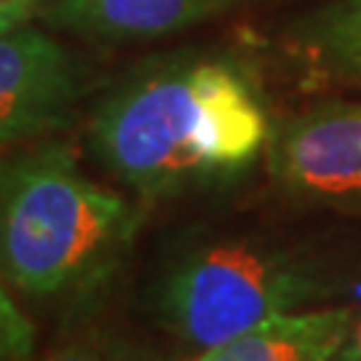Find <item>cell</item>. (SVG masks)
Masks as SVG:
<instances>
[{"mask_svg": "<svg viewBox=\"0 0 361 361\" xmlns=\"http://www.w3.org/2000/svg\"><path fill=\"white\" fill-rule=\"evenodd\" d=\"M316 46L337 73L361 78V0H343L316 25Z\"/></svg>", "mask_w": 361, "mask_h": 361, "instance_id": "ba28073f", "label": "cell"}, {"mask_svg": "<svg viewBox=\"0 0 361 361\" xmlns=\"http://www.w3.org/2000/svg\"><path fill=\"white\" fill-rule=\"evenodd\" d=\"M273 129L257 86L225 59L153 67L104 97L89 121L94 158L142 198L228 182Z\"/></svg>", "mask_w": 361, "mask_h": 361, "instance_id": "6da1fadb", "label": "cell"}, {"mask_svg": "<svg viewBox=\"0 0 361 361\" xmlns=\"http://www.w3.org/2000/svg\"><path fill=\"white\" fill-rule=\"evenodd\" d=\"M35 359V326L13 302L6 279L0 276V361Z\"/></svg>", "mask_w": 361, "mask_h": 361, "instance_id": "30bf717a", "label": "cell"}, {"mask_svg": "<svg viewBox=\"0 0 361 361\" xmlns=\"http://www.w3.org/2000/svg\"><path fill=\"white\" fill-rule=\"evenodd\" d=\"M137 222L134 204L89 177L67 145L0 161V276L22 295L46 300L102 284Z\"/></svg>", "mask_w": 361, "mask_h": 361, "instance_id": "7a4b0ae2", "label": "cell"}, {"mask_svg": "<svg viewBox=\"0 0 361 361\" xmlns=\"http://www.w3.org/2000/svg\"><path fill=\"white\" fill-rule=\"evenodd\" d=\"M78 97L80 70L59 40L30 25L0 32V147L67 129Z\"/></svg>", "mask_w": 361, "mask_h": 361, "instance_id": "5b68a950", "label": "cell"}, {"mask_svg": "<svg viewBox=\"0 0 361 361\" xmlns=\"http://www.w3.org/2000/svg\"><path fill=\"white\" fill-rule=\"evenodd\" d=\"M235 0H54L43 22L89 40H150L201 25Z\"/></svg>", "mask_w": 361, "mask_h": 361, "instance_id": "8992f818", "label": "cell"}, {"mask_svg": "<svg viewBox=\"0 0 361 361\" xmlns=\"http://www.w3.org/2000/svg\"><path fill=\"white\" fill-rule=\"evenodd\" d=\"M276 185L295 201L361 209V102H335L289 121L268 145Z\"/></svg>", "mask_w": 361, "mask_h": 361, "instance_id": "277c9868", "label": "cell"}, {"mask_svg": "<svg viewBox=\"0 0 361 361\" xmlns=\"http://www.w3.org/2000/svg\"><path fill=\"white\" fill-rule=\"evenodd\" d=\"M0 3H30V6H32L35 0H0Z\"/></svg>", "mask_w": 361, "mask_h": 361, "instance_id": "4fadbf2b", "label": "cell"}, {"mask_svg": "<svg viewBox=\"0 0 361 361\" xmlns=\"http://www.w3.org/2000/svg\"><path fill=\"white\" fill-rule=\"evenodd\" d=\"M32 16V6L30 3H0V32L13 30L19 25H27Z\"/></svg>", "mask_w": 361, "mask_h": 361, "instance_id": "8fae6325", "label": "cell"}, {"mask_svg": "<svg viewBox=\"0 0 361 361\" xmlns=\"http://www.w3.org/2000/svg\"><path fill=\"white\" fill-rule=\"evenodd\" d=\"M353 322L350 308L292 310L188 361H332Z\"/></svg>", "mask_w": 361, "mask_h": 361, "instance_id": "52a82bcc", "label": "cell"}, {"mask_svg": "<svg viewBox=\"0 0 361 361\" xmlns=\"http://www.w3.org/2000/svg\"><path fill=\"white\" fill-rule=\"evenodd\" d=\"M329 284L308 259L255 238L188 246L153 286L158 326L182 345L207 350L292 310L313 308Z\"/></svg>", "mask_w": 361, "mask_h": 361, "instance_id": "3957f363", "label": "cell"}, {"mask_svg": "<svg viewBox=\"0 0 361 361\" xmlns=\"http://www.w3.org/2000/svg\"><path fill=\"white\" fill-rule=\"evenodd\" d=\"M332 361H361V319L353 322L348 337H345V343L340 345V350L335 353Z\"/></svg>", "mask_w": 361, "mask_h": 361, "instance_id": "7c38bea8", "label": "cell"}, {"mask_svg": "<svg viewBox=\"0 0 361 361\" xmlns=\"http://www.w3.org/2000/svg\"><path fill=\"white\" fill-rule=\"evenodd\" d=\"M32 361H166L145 345H137L126 337L104 335V332H94V335H80L70 340L59 348L49 350L46 356H38Z\"/></svg>", "mask_w": 361, "mask_h": 361, "instance_id": "9c48e42d", "label": "cell"}]
</instances>
